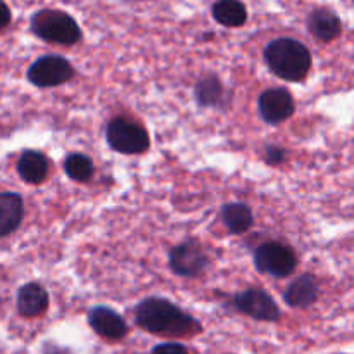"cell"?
<instances>
[{"label":"cell","instance_id":"1","mask_svg":"<svg viewBox=\"0 0 354 354\" xmlns=\"http://www.w3.org/2000/svg\"><path fill=\"white\" fill-rule=\"evenodd\" d=\"M138 327L156 335L189 337L201 330V325L190 315L162 297H147L135 310Z\"/></svg>","mask_w":354,"mask_h":354},{"label":"cell","instance_id":"2","mask_svg":"<svg viewBox=\"0 0 354 354\" xmlns=\"http://www.w3.org/2000/svg\"><path fill=\"white\" fill-rule=\"evenodd\" d=\"M265 61L279 78L301 82L311 68V54L304 44L294 38H279L265 48Z\"/></svg>","mask_w":354,"mask_h":354},{"label":"cell","instance_id":"3","mask_svg":"<svg viewBox=\"0 0 354 354\" xmlns=\"http://www.w3.org/2000/svg\"><path fill=\"white\" fill-rule=\"evenodd\" d=\"M31 31L50 44L73 45L82 38V30L69 14L62 10H40L31 17Z\"/></svg>","mask_w":354,"mask_h":354},{"label":"cell","instance_id":"4","mask_svg":"<svg viewBox=\"0 0 354 354\" xmlns=\"http://www.w3.org/2000/svg\"><path fill=\"white\" fill-rule=\"evenodd\" d=\"M106 137L111 147L121 154H142L151 145L147 131L127 118H114L107 124Z\"/></svg>","mask_w":354,"mask_h":354},{"label":"cell","instance_id":"5","mask_svg":"<svg viewBox=\"0 0 354 354\" xmlns=\"http://www.w3.org/2000/svg\"><path fill=\"white\" fill-rule=\"evenodd\" d=\"M254 263L259 272L283 279L296 270L297 258L292 249L282 242H265L256 251Z\"/></svg>","mask_w":354,"mask_h":354},{"label":"cell","instance_id":"6","mask_svg":"<svg viewBox=\"0 0 354 354\" xmlns=\"http://www.w3.org/2000/svg\"><path fill=\"white\" fill-rule=\"evenodd\" d=\"M75 75L71 62L66 61L61 55H45L35 61L28 69V80L35 86L48 88L69 82Z\"/></svg>","mask_w":354,"mask_h":354},{"label":"cell","instance_id":"7","mask_svg":"<svg viewBox=\"0 0 354 354\" xmlns=\"http://www.w3.org/2000/svg\"><path fill=\"white\" fill-rule=\"evenodd\" d=\"M207 254L197 241H187L169 252V266L180 277H196L207 266Z\"/></svg>","mask_w":354,"mask_h":354},{"label":"cell","instance_id":"8","mask_svg":"<svg viewBox=\"0 0 354 354\" xmlns=\"http://www.w3.org/2000/svg\"><path fill=\"white\" fill-rule=\"evenodd\" d=\"M234 306L241 313L263 322H277L280 318V310L272 296L261 289H248L235 296Z\"/></svg>","mask_w":354,"mask_h":354},{"label":"cell","instance_id":"9","mask_svg":"<svg viewBox=\"0 0 354 354\" xmlns=\"http://www.w3.org/2000/svg\"><path fill=\"white\" fill-rule=\"evenodd\" d=\"M259 114L270 124H279L294 114V99L286 88H270L259 95Z\"/></svg>","mask_w":354,"mask_h":354},{"label":"cell","instance_id":"10","mask_svg":"<svg viewBox=\"0 0 354 354\" xmlns=\"http://www.w3.org/2000/svg\"><path fill=\"white\" fill-rule=\"evenodd\" d=\"M88 324L95 334L109 341H120L127 335L128 327L123 318L109 308L97 306L88 313Z\"/></svg>","mask_w":354,"mask_h":354},{"label":"cell","instance_id":"11","mask_svg":"<svg viewBox=\"0 0 354 354\" xmlns=\"http://www.w3.org/2000/svg\"><path fill=\"white\" fill-rule=\"evenodd\" d=\"M48 306V294L40 283H26L17 292V311L21 317L33 318L44 313Z\"/></svg>","mask_w":354,"mask_h":354},{"label":"cell","instance_id":"12","mask_svg":"<svg viewBox=\"0 0 354 354\" xmlns=\"http://www.w3.org/2000/svg\"><path fill=\"white\" fill-rule=\"evenodd\" d=\"M23 199L16 192H3L0 196V234L7 237L17 230L23 220Z\"/></svg>","mask_w":354,"mask_h":354},{"label":"cell","instance_id":"13","mask_svg":"<svg viewBox=\"0 0 354 354\" xmlns=\"http://www.w3.org/2000/svg\"><path fill=\"white\" fill-rule=\"evenodd\" d=\"M318 286L311 275H303L287 287L283 299L292 308H306L317 301Z\"/></svg>","mask_w":354,"mask_h":354},{"label":"cell","instance_id":"14","mask_svg":"<svg viewBox=\"0 0 354 354\" xmlns=\"http://www.w3.org/2000/svg\"><path fill=\"white\" fill-rule=\"evenodd\" d=\"M17 173L26 183H41L48 175V159L41 152L26 151L17 161Z\"/></svg>","mask_w":354,"mask_h":354},{"label":"cell","instance_id":"15","mask_svg":"<svg viewBox=\"0 0 354 354\" xmlns=\"http://www.w3.org/2000/svg\"><path fill=\"white\" fill-rule=\"evenodd\" d=\"M308 24H310L313 37H317L322 41H330L341 35V21L328 9L313 10Z\"/></svg>","mask_w":354,"mask_h":354},{"label":"cell","instance_id":"16","mask_svg":"<svg viewBox=\"0 0 354 354\" xmlns=\"http://www.w3.org/2000/svg\"><path fill=\"white\" fill-rule=\"evenodd\" d=\"M213 16L223 26L235 28L245 23L248 10L241 0H218L213 6Z\"/></svg>","mask_w":354,"mask_h":354},{"label":"cell","instance_id":"17","mask_svg":"<svg viewBox=\"0 0 354 354\" xmlns=\"http://www.w3.org/2000/svg\"><path fill=\"white\" fill-rule=\"evenodd\" d=\"M221 220L232 234H244L252 227V213L242 203H230L221 209Z\"/></svg>","mask_w":354,"mask_h":354},{"label":"cell","instance_id":"18","mask_svg":"<svg viewBox=\"0 0 354 354\" xmlns=\"http://www.w3.org/2000/svg\"><path fill=\"white\" fill-rule=\"evenodd\" d=\"M196 100L199 106L204 107H220L223 106L225 88L216 76L203 78L196 85Z\"/></svg>","mask_w":354,"mask_h":354},{"label":"cell","instance_id":"19","mask_svg":"<svg viewBox=\"0 0 354 354\" xmlns=\"http://www.w3.org/2000/svg\"><path fill=\"white\" fill-rule=\"evenodd\" d=\"M66 175L75 182H86L93 175V165L90 158L83 154H73L64 162Z\"/></svg>","mask_w":354,"mask_h":354},{"label":"cell","instance_id":"20","mask_svg":"<svg viewBox=\"0 0 354 354\" xmlns=\"http://www.w3.org/2000/svg\"><path fill=\"white\" fill-rule=\"evenodd\" d=\"M151 354H189L185 346L176 344V342H165L152 349Z\"/></svg>","mask_w":354,"mask_h":354},{"label":"cell","instance_id":"21","mask_svg":"<svg viewBox=\"0 0 354 354\" xmlns=\"http://www.w3.org/2000/svg\"><path fill=\"white\" fill-rule=\"evenodd\" d=\"M265 158L270 165H280L286 159V151L280 147H275V145H268L265 149Z\"/></svg>","mask_w":354,"mask_h":354}]
</instances>
